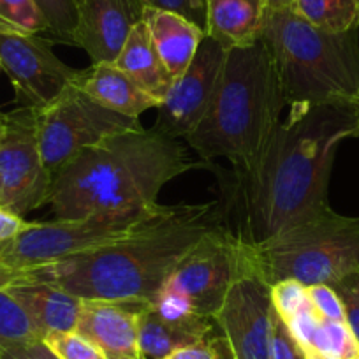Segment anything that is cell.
Returning a JSON list of instances; mask_svg holds the SVG:
<instances>
[{"mask_svg": "<svg viewBox=\"0 0 359 359\" xmlns=\"http://www.w3.org/2000/svg\"><path fill=\"white\" fill-rule=\"evenodd\" d=\"M355 136L352 106H291L257 168L238 175L234 199L245 243H259L330 206L327 185L338 144Z\"/></svg>", "mask_w": 359, "mask_h": 359, "instance_id": "6da1fadb", "label": "cell"}, {"mask_svg": "<svg viewBox=\"0 0 359 359\" xmlns=\"http://www.w3.org/2000/svg\"><path fill=\"white\" fill-rule=\"evenodd\" d=\"M219 224V203L164 206L118 240L18 277L50 282L79 299L154 303L176 264Z\"/></svg>", "mask_w": 359, "mask_h": 359, "instance_id": "7a4b0ae2", "label": "cell"}, {"mask_svg": "<svg viewBox=\"0 0 359 359\" xmlns=\"http://www.w3.org/2000/svg\"><path fill=\"white\" fill-rule=\"evenodd\" d=\"M205 164L180 140L155 129L127 130L88 147L53 175L48 205L60 220L123 215L158 208L172 178Z\"/></svg>", "mask_w": 359, "mask_h": 359, "instance_id": "3957f363", "label": "cell"}, {"mask_svg": "<svg viewBox=\"0 0 359 359\" xmlns=\"http://www.w3.org/2000/svg\"><path fill=\"white\" fill-rule=\"evenodd\" d=\"M287 106L273 58L261 39L231 48L205 118L185 141L201 161L227 158L238 175L257 168Z\"/></svg>", "mask_w": 359, "mask_h": 359, "instance_id": "277c9868", "label": "cell"}, {"mask_svg": "<svg viewBox=\"0 0 359 359\" xmlns=\"http://www.w3.org/2000/svg\"><path fill=\"white\" fill-rule=\"evenodd\" d=\"M261 41L287 106H351L359 94V34L331 32L292 9L266 13Z\"/></svg>", "mask_w": 359, "mask_h": 359, "instance_id": "5b68a950", "label": "cell"}, {"mask_svg": "<svg viewBox=\"0 0 359 359\" xmlns=\"http://www.w3.org/2000/svg\"><path fill=\"white\" fill-rule=\"evenodd\" d=\"M250 275L271 287L280 280L306 285H333L359 271V217L333 212L330 206L289 224L259 243H245Z\"/></svg>", "mask_w": 359, "mask_h": 359, "instance_id": "8992f818", "label": "cell"}, {"mask_svg": "<svg viewBox=\"0 0 359 359\" xmlns=\"http://www.w3.org/2000/svg\"><path fill=\"white\" fill-rule=\"evenodd\" d=\"M158 206L148 212L123 215H94L86 219L55 222H29L11 240L0 243V269L27 273L46 268L71 255L115 241L162 212Z\"/></svg>", "mask_w": 359, "mask_h": 359, "instance_id": "52a82bcc", "label": "cell"}, {"mask_svg": "<svg viewBox=\"0 0 359 359\" xmlns=\"http://www.w3.org/2000/svg\"><path fill=\"white\" fill-rule=\"evenodd\" d=\"M143 129L140 118L120 115L85 94L74 83L46 108L37 111V136L43 161L51 175L85 148L115 134Z\"/></svg>", "mask_w": 359, "mask_h": 359, "instance_id": "ba28073f", "label": "cell"}, {"mask_svg": "<svg viewBox=\"0 0 359 359\" xmlns=\"http://www.w3.org/2000/svg\"><path fill=\"white\" fill-rule=\"evenodd\" d=\"M243 275H250L243 241L219 224L184 255L162 289L189 296L199 316L213 319L231 285Z\"/></svg>", "mask_w": 359, "mask_h": 359, "instance_id": "9c48e42d", "label": "cell"}, {"mask_svg": "<svg viewBox=\"0 0 359 359\" xmlns=\"http://www.w3.org/2000/svg\"><path fill=\"white\" fill-rule=\"evenodd\" d=\"M0 184L2 208L23 219L48 205L53 175L41 155L37 109L22 106L6 116L0 137Z\"/></svg>", "mask_w": 359, "mask_h": 359, "instance_id": "30bf717a", "label": "cell"}, {"mask_svg": "<svg viewBox=\"0 0 359 359\" xmlns=\"http://www.w3.org/2000/svg\"><path fill=\"white\" fill-rule=\"evenodd\" d=\"M0 65L25 108L43 109L72 85L78 71L51 50V41L39 34L0 32Z\"/></svg>", "mask_w": 359, "mask_h": 359, "instance_id": "8fae6325", "label": "cell"}, {"mask_svg": "<svg viewBox=\"0 0 359 359\" xmlns=\"http://www.w3.org/2000/svg\"><path fill=\"white\" fill-rule=\"evenodd\" d=\"M227 51L226 46L205 36L189 67L172 81L158 104L155 130L172 140H187L212 104Z\"/></svg>", "mask_w": 359, "mask_h": 359, "instance_id": "7c38bea8", "label": "cell"}, {"mask_svg": "<svg viewBox=\"0 0 359 359\" xmlns=\"http://www.w3.org/2000/svg\"><path fill=\"white\" fill-rule=\"evenodd\" d=\"M271 287L257 275H243L213 313L227 359H269Z\"/></svg>", "mask_w": 359, "mask_h": 359, "instance_id": "4fadbf2b", "label": "cell"}, {"mask_svg": "<svg viewBox=\"0 0 359 359\" xmlns=\"http://www.w3.org/2000/svg\"><path fill=\"white\" fill-rule=\"evenodd\" d=\"M143 0H78L74 46L83 48L92 64L115 62L127 37L143 22Z\"/></svg>", "mask_w": 359, "mask_h": 359, "instance_id": "5bb4252c", "label": "cell"}, {"mask_svg": "<svg viewBox=\"0 0 359 359\" xmlns=\"http://www.w3.org/2000/svg\"><path fill=\"white\" fill-rule=\"evenodd\" d=\"M151 302L141 299H83L76 331L97 345L108 359L140 355L137 319Z\"/></svg>", "mask_w": 359, "mask_h": 359, "instance_id": "9a60e30c", "label": "cell"}, {"mask_svg": "<svg viewBox=\"0 0 359 359\" xmlns=\"http://www.w3.org/2000/svg\"><path fill=\"white\" fill-rule=\"evenodd\" d=\"M6 291L25 309L41 337L57 331H76L83 299L58 285L36 278L18 277Z\"/></svg>", "mask_w": 359, "mask_h": 359, "instance_id": "2e32d148", "label": "cell"}, {"mask_svg": "<svg viewBox=\"0 0 359 359\" xmlns=\"http://www.w3.org/2000/svg\"><path fill=\"white\" fill-rule=\"evenodd\" d=\"M215 323L212 317L192 316L168 320L148 303L137 319V347L143 359H168L178 348L212 340Z\"/></svg>", "mask_w": 359, "mask_h": 359, "instance_id": "e0dca14e", "label": "cell"}, {"mask_svg": "<svg viewBox=\"0 0 359 359\" xmlns=\"http://www.w3.org/2000/svg\"><path fill=\"white\" fill-rule=\"evenodd\" d=\"M74 85L102 106L130 118H140L144 111L157 109L161 104L113 62L92 64L85 71H78Z\"/></svg>", "mask_w": 359, "mask_h": 359, "instance_id": "ac0fdd59", "label": "cell"}, {"mask_svg": "<svg viewBox=\"0 0 359 359\" xmlns=\"http://www.w3.org/2000/svg\"><path fill=\"white\" fill-rule=\"evenodd\" d=\"M143 22L169 74L176 79L194 58L205 30L182 15L150 6L144 8Z\"/></svg>", "mask_w": 359, "mask_h": 359, "instance_id": "d6986e66", "label": "cell"}, {"mask_svg": "<svg viewBox=\"0 0 359 359\" xmlns=\"http://www.w3.org/2000/svg\"><path fill=\"white\" fill-rule=\"evenodd\" d=\"M266 0H206L205 34L227 50L250 46L262 36Z\"/></svg>", "mask_w": 359, "mask_h": 359, "instance_id": "ffe728a7", "label": "cell"}, {"mask_svg": "<svg viewBox=\"0 0 359 359\" xmlns=\"http://www.w3.org/2000/svg\"><path fill=\"white\" fill-rule=\"evenodd\" d=\"M113 64L129 74L140 88H143L158 102H162V99L168 95L175 81L162 62L161 55L157 53V48L144 22L134 27Z\"/></svg>", "mask_w": 359, "mask_h": 359, "instance_id": "44dd1931", "label": "cell"}, {"mask_svg": "<svg viewBox=\"0 0 359 359\" xmlns=\"http://www.w3.org/2000/svg\"><path fill=\"white\" fill-rule=\"evenodd\" d=\"M292 11L331 32H348L359 27V0H296Z\"/></svg>", "mask_w": 359, "mask_h": 359, "instance_id": "7402d4cb", "label": "cell"}, {"mask_svg": "<svg viewBox=\"0 0 359 359\" xmlns=\"http://www.w3.org/2000/svg\"><path fill=\"white\" fill-rule=\"evenodd\" d=\"M358 352L359 345L347 323L320 319L306 359H352Z\"/></svg>", "mask_w": 359, "mask_h": 359, "instance_id": "603a6c76", "label": "cell"}, {"mask_svg": "<svg viewBox=\"0 0 359 359\" xmlns=\"http://www.w3.org/2000/svg\"><path fill=\"white\" fill-rule=\"evenodd\" d=\"M30 340H43L39 330L25 309L6 289H0V347Z\"/></svg>", "mask_w": 359, "mask_h": 359, "instance_id": "cb8c5ba5", "label": "cell"}, {"mask_svg": "<svg viewBox=\"0 0 359 359\" xmlns=\"http://www.w3.org/2000/svg\"><path fill=\"white\" fill-rule=\"evenodd\" d=\"M48 25L53 41L74 46L78 25V0H32Z\"/></svg>", "mask_w": 359, "mask_h": 359, "instance_id": "d4e9b609", "label": "cell"}, {"mask_svg": "<svg viewBox=\"0 0 359 359\" xmlns=\"http://www.w3.org/2000/svg\"><path fill=\"white\" fill-rule=\"evenodd\" d=\"M0 32L41 36L48 25L32 0H0Z\"/></svg>", "mask_w": 359, "mask_h": 359, "instance_id": "484cf974", "label": "cell"}, {"mask_svg": "<svg viewBox=\"0 0 359 359\" xmlns=\"http://www.w3.org/2000/svg\"><path fill=\"white\" fill-rule=\"evenodd\" d=\"M58 359H108L95 344L78 331H57L43 338Z\"/></svg>", "mask_w": 359, "mask_h": 359, "instance_id": "4316f807", "label": "cell"}, {"mask_svg": "<svg viewBox=\"0 0 359 359\" xmlns=\"http://www.w3.org/2000/svg\"><path fill=\"white\" fill-rule=\"evenodd\" d=\"M271 305L275 312L287 323L289 319L303 310L310 309L312 303L309 298V287L298 280H280L271 285Z\"/></svg>", "mask_w": 359, "mask_h": 359, "instance_id": "83f0119b", "label": "cell"}, {"mask_svg": "<svg viewBox=\"0 0 359 359\" xmlns=\"http://www.w3.org/2000/svg\"><path fill=\"white\" fill-rule=\"evenodd\" d=\"M331 287L341 299L345 312V323H347L348 330L354 334L355 341L359 345V271L347 275V277L340 278L334 282Z\"/></svg>", "mask_w": 359, "mask_h": 359, "instance_id": "f1b7e54d", "label": "cell"}, {"mask_svg": "<svg viewBox=\"0 0 359 359\" xmlns=\"http://www.w3.org/2000/svg\"><path fill=\"white\" fill-rule=\"evenodd\" d=\"M269 359H306L296 340L292 338L287 324L277 312L271 313V345H269Z\"/></svg>", "mask_w": 359, "mask_h": 359, "instance_id": "f546056e", "label": "cell"}, {"mask_svg": "<svg viewBox=\"0 0 359 359\" xmlns=\"http://www.w3.org/2000/svg\"><path fill=\"white\" fill-rule=\"evenodd\" d=\"M154 306L168 320H182L192 316H199L191 298L178 291H172V289H162L155 298Z\"/></svg>", "mask_w": 359, "mask_h": 359, "instance_id": "4dcf8cb0", "label": "cell"}, {"mask_svg": "<svg viewBox=\"0 0 359 359\" xmlns=\"http://www.w3.org/2000/svg\"><path fill=\"white\" fill-rule=\"evenodd\" d=\"M309 298L313 310H316V313L320 319L344 320L345 323V312L344 305H341V299L338 298V294L334 292V289L331 285H310Z\"/></svg>", "mask_w": 359, "mask_h": 359, "instance_id": "1f68e13d", "label": "cell"}, {"mask_svg": "<svg viewBox=\"0 0 359 359\" xmlns=\"http://www.w3.org/2000/svg\"><path fill=\"white\" fill-rule=\"evenodd\" d=\"M143 2L150 8L182 15L203 30L206 29V0H143Z\"/></svg>", "mask_w": 359, "mask_h": 359, "instance_id": "d6a6232c", "label": "cell"}, {"mask_svg": "<svg viewBox=\"0 0 359 359\" xmlns=\"http://www.w3.org/2000/svg\"><path fill=\"white\" fill-rule=\"evenodd\" d=\"M0 359H58L50 351L44 340L20 341V344L2 345Z\"/></svg>", "mask_w": 359, "mask_h": 359, "instance_id": "836d02e7", "label": "cell"}, {"mask_svg": "<svg viewBox=\"0 0 359 359\" xmlns=\"http://www.w3.org/2000/svg\"><path fill=\"white\" fill-rule=\"evenodd\" d=\"M222 352L226 354V351H224V344L219 337V338H212V340L201 341V344L178 348V351L172 352L168 359H224Z\"/></svg>", "mask_w": 359, "mask_h": 359, "instance_id": "e575fe53", "label": "cell"}, {"mask_svg": "<svg viewBox=\"0 0 359 359\" xmlns=\"http://www.w3.org/2000/svg\"><path fill=\"white\" fill-rule=\"evenodd\" d=\"M27 226H29V222L23 217L16 215V213L0 206V243L6 240H11L13 236H16Z\"/></svg>", "mask_w": 359, "mask_h": 359, "instance_id": "d590c367", "label": "cell"}, {"mask_svg": "<svg viewBox=\"0 0 359 359\" xmlns=\"http://www.w3.org/2000/svg\"><path fill=\"white\" fill-rule=\"evenodd\" d=\"M269 9H277V11H284V9H294L296 0H266Z\"/></svg>", "mask_w": 359, "mask_h": 359, "instance_id": "8d00e7d4", "label": "cell"}, {"mask_svg": "<svg viewBox=\"0 0 359 359\" xmlns=\"http://www.w3.org/2000/svg\"><path fill=\"white\" fill-rule=\"evenodd\" d=\"M351 106H352V111H354V118H355V136L354 137H359V94Z\"/></svg>", "mask_w": 359, "mask_h": 359, "instance_id": "74e56055", "label": "cell"}, {"mask_svg": "<svg viewBox=\"0 0 359 359\" xmlns=\"http://www.w3.org/2000/svg\"><path fill=\"white\" fill-rule=\"evenodd\" d=\"M6 116H8V113L0 111V137H2V134L6 130Z\"/></svg>", "mask_w": 359, "mask_h": 359, "instance_id": "f35d334b", "label": "cell"}, {"mask_svg": "<svg viewBox=\"0 0 359 359\" xmlns=\"http://www.w3.org/2000/svg\"><path fill=\"white\" fill-rule=\"evenodd\" d=\"M118 359H143L141 355H134V358H118Z\"/></svg>", "mask_w": 359, "mask_h": 359, "instance_id": "ab89813d", "label": "cell"}, {"mask_svg": "<svg viewBox=\"0 0 359 359\" xmlns=\"http://www.w3.org/2000/svg\"><path fill=\"white\" fill-rule=\"evenodd\" d=\"M0 206H2V184H0Z\"/></svg>", "mask_w": 359, "mask_h": 359, "instance_id": "60d3db41", "label": "cell"}, {"mask_svg": "<svg viewBox=\"0 0 359 359\" xmlns=\"http://www.w3.org/2000/svg\"><path fill=\"white\" fill-rule=\"evenodd\" d=\"M352 359H359V352H358V354H355V355H354V358H352Z\"/></svg>", "mask_w": 359, "mask_h": 359, "instance_id": "b9f144b4", "label": "cell"}, {"mask_svg": "<svg viewBox=\"0 0 359 359\" xmlns=\"http://www.w3.org/2000/svg\"><path fill=\"white\" fill-rule=\"evenodd\" d=\"M0 69H2V65H0Z\"/></svg>", "mask_w": 359, "mask_h": 359, "instance_id": "7bdbcfd3", "label": "cell"}]
</instances>
